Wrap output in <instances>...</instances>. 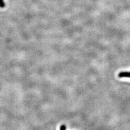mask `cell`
<instances>
[{"mask_svg":"<svg viewBox=\"0 0 130 130\" xmlns=\"http://www.w3.org/2000/svg\"><path fill=\"white\" fill-rule=\"evenodd\" d=\"M119 78H130V72H121L118 74Z\"/></svg>","mask_w":130,"mask_h":130,"instance_id":"6da1fadb","label":"cell"},{"mask_svg":"<svg viewBox=\"0 0 130 130\" xmlns=\"http://www.w3.org/2000/svg\"><path fill=\"white\" fill-rule=\"evenodd\" d=\"M6 5H5L4 2L3 1V0H0V7L1 8H4Z\"/></svg>","mask_w":130,"mask_h":130,"instance_id":"7a4b0ae2","label":"cell"},{"mask_svg":"<svg viewBox=\"0 0 130 130\" xmlns=\"http://www.w3.org/2000/svg\"><path fill=\"white\" fill-rule=\"evenodd\" d=\"M60 130H66V126L65 125H62L60 127Z\"/></svg>","mask_w":130,"mask_h":130,"instance_id":"3957f363","label":"cell"}]
</instances>
